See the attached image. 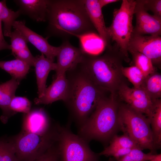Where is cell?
<instances>
[{
  "mask_svg": "<svg viewBox=\"0 0 161 161\" xmlns=\"http://www.w3.org/2000/svg\"><path fill=\"white\" fill-rule=\"evenodd\" d=\"M46 34L66 39L86 33L95 32L83 0H49Z\"/></svg>",
  "mask_w": 161,
  "mask_h": 161,
  "instance_id": "1",
  "label": "cell"
},
{
  "mask_svg": "<svg viewBox=\"0 0 161 161\" xmlns=\"http://www.w3.org/2000/svg\"><path fill=\"white\" fill-rule=\"evenodd\" d=\"M66 75L68 86L63 101L70 119L79 128L92 113L99 102L110 93L96 85L78 65L66 72Z\"/></svg>",
  "mask_w": 161,
  "mask_h": 161,
  "instance_id": "2",
  "label": "cell"
},
{
  "mask_svg": "<svg viewBox=\"0 0 161 161\" xmlns=\"http://www.w3.org/2000/svg\"><path fill=\"white\" fill-rule=\"evenodd\" d=\"M101 55L84 53L78 65L97 86L111 93L116 94L124 82L121 69L124 59L114 46L105 48Z\"/></svg>",
  "mask_w": 161,
  "mask_h": 161,
  "instance_id": "3",
  "label": "cell"
},
{
  "mask_svg": "<svg viewBox=\"0 0 161 161\" xmlns=\"http://www.w3.org/2000/svg\"><path fill=\"white\" fill-rule=\"evenodd\" d=\"M120 103L116 94L110 93L103 98L90 116L78 128L77 134L88 143L95 140L107 144L120 129Z\"/></svg>",
  "mask_w": 161,
  "mask_h": 161,
  "instance_id": "4",
  "label": "cell"
},
{
  "mask_svg": "<svg viewBox=\"0 0 161 161\" xmlns=\"http://www.w3.org/2000/svg\"><path fill=\"white\" fill-rule=\"evenodd\" d=\"M118 118L120 129L128 135L142 150L148 149L156 154L157 149L154 141L149 119L143 114L120 101Z\"/></svg>",
  "mask_w": 161,
  "mask_h": 161,
  "instance_id": "5",
  "label": "cell"
},
{
  "mask_svg": "<svg viewBox=\"0 0 161 161\" xmlns=\"http://www.w3.org/2000/svg\"><path fill=\"white\" fill-rule=\"evenodd\" d=\"M136 4V0H122L120 8L113 11L111 24L107 27L111 41L114 42V46L126 61L129 60L128 46L134 30L132 20Z\"/></svg>",
  "mask_w": 161,
  "mask_h": 161,
  "instance_id": "6",
  "label": "cell"
},
{
  "mask_svg": "<svg viewBox=\"0 0 161 161\" xmlns=\"http://www.w3.org/2000/svg\"><path fill=\"white\" fill-rule=\"evenodd\" d=\"M60 125L56 124L43 134L21 132L11 139L18 161H33L43 154L57 141Z\"/></svg>",
  "mask_w": 161,
  "mask_h": 161,
  "instance_id": "7",
  "label": "cell"
},
{
  "mask_svg": "<svg viewBox=\"0 0 161 161\" xmlns=\"http://www.w3.org/2000/svg\"><path fill=\"white\" fill-rule=\"evenodd\" d=\"M89 143L68 126H60L57 141L60 161H99L100 155L91 150Z\"/></svg>",
  "mask_w": 161,
  "mask_h": 161,
  "instance_id": "8",
  "label": "cell"
},
{
  "mask_svg": "<svg viewBox=\"0 0 161 161\" xmlns=\"http://www.w3.org/2000/svg\"><path fill=\"white\" fill-rule=\"evenodd\" d=\"M116 94L120 101L145 114L148 119L150 118L156 100H152L142 89L131 88L124 83L120 86Z\"/></svg>",
  "mask_w": 161,
  "mask_h": 161,
  "instance_id": "9",
  "label": "cell"
},
{
  "mask_svg": "<svg viewBox=\"0 0 161 161\" xmlns=\"http://www.w3.org/2000/svg\"><path fill=\"white\" fill-rule=\"evenodd\" d=\"M128 52H137L150 58L153 64L160 65L161 61V37L141 35L133 32L128 46Z\"/></svg>",
  "mask_w": 161,
  "mask_h": 161,
  "instance_id": "10",
  "label": "cell"
},
{
  "mask_svg": "<svg viewBox=\"0 0 161 161\" xmlns=\"http://www.w3.org/2000/svg\"><path fill=\"white\" fill-rule=\"evenodd\" d=\"M12 27L18 30L27 42L31 43L46 58L54 62L59 49V46L56 47L50 45L47 38H44L27 27L24 21H15Z\"/></svg>",
  "mask_w": 161,
  "mask_h": 161,
  "instance_id": "11",
  "label": "cell"
},
{
  "mask_svg": "<svg viewBox=\"0 0 161 161\" xmlns=\"http://www.w3.org/2000/svg\"><path fill=\"white\" fill-rule=\"evenodd\" d=\"M60 47L57 54L55 76L65 73L75 68L82 61L84 53L80 48L64 40Z\"/></svg>",
  "mask_w": 161,
  "mask_h": 161,
  "instance_id": "12",
  "label": "cell"
},
{
  "mask_svg": "<svg viewBox=\"0 0 161 161\" xmlns=\"http://www.w3.org/2000/svg\"><path fill=\"white\" fill-rule=\"evenodd\" d=\"M136 1L134 14L136 22L133 32L143 35L148 34L160 36L161 18L149 14L144 9L138 0Z\"/></svg>",
  "mask_w": 161,
  "mask_h": 161,
  "instance_id": "13",
  "label": "cell"
},
{
  "mask_svg": "<svg viewBox=\"0 0 161 161\" xmlns=\"http://www.w3.org/2000/svg\"><path fill=\"white\" fill-rule=\"evenodd\" d=\"M56 124H52L45 110L37 109L24 114L22 132L39 134L47 133L52 129Z\"/></svg>",
  "mask_w": 161,
  "mask_h": 161,
  "instance_id": "14",
  "label": "cell"
},
{
  "mask_svg": "<svg viewBox=\"0 0 161 161\" xmlns=\"http://www.w3.org/2000/svg\"><path fill=\"white\" fill-rule=\"evenodd\" d=\"M68 83L66 73L55 76L51 84L46 88L43 95L35 98L36 104H48L59 100H64L66 95Z\"/></svg>",
  "mask_w": 161,
  "mask_h": 161,
  "instance_id": "15",
  "label": "cell"
},
{
  "mask_svg": "<svg viewBox=\"0 0 161 161\" xmlns=\"http://www.w3.org/2000/svg\"><path fill=\"white\" fill-rule=\"evenodd\" d=\"M89 19L98 34L104 41L106 48L110 47L111 40L108 35L103 15L98 0H83Z\"/></svg>",
  "mask_w": 161,
  "mask_h": 161,
  "instance_id": "16",
  "label": "cell"
},
{
  "mask_svg": "<svg viewBox=\"0 0 161 161\" xmlns=\"http://www.w3.org/2000/svg\"><path fill=\"white\" fill-rule=\"evenodd\" d=\"M21 15L27 16L36 22L46 21L49 0H15Z\"/></svg>",
  "mask_w": 161,
  "mask_h": 161,
  "instance_id": "17",
  "label": "cell"
},
{
  "mask_svg": "<svg viewBox=\"0 0 161 161\" xmlns=\"http://www.w3.org/2000/svg\"><path fill=\"white\" fill-rule=\"evenodd\" d=\"M19 83V81L12 78L10 80L0 84V107L3 112L1 119L3 123H6L10 117L15 114L10 110V105L15 96Z\"/></svg>",
  "mask_w": 161,
  "mask_h": 161,
  "instance_id": "18",
  "label": "cell"
},
{
  "mask_svg": "<svg viewBox=\"0 0 161 161\" xmlns=\"http://www.w3.org/2000/svg\"><path fill=\"white\" fill-rule=\"evenodd\" d=\"M34 66L36 74L38 97H40L43 95L46 88L48 74L51 70H56V64L41 54L35 57Z\"/></svg>",
  "mask_w": 161,
  "mask_h": 161,
  "instance_id": "19",
  "label": "cell"
},
{
  "mask_svg": "<svg viewBox=\"0 0 161 161\" xmlns=\"http://www.w3.org/2000/svg\"><path fill=\"white\" fill-rule=\"evenodd\" d=\"M76 37L79 39L80 48L84 54L97 55L105 50L104 43L96 32H89Z\"/></svg>",
  "mask_w": 161,
  "mask_h": 161,
  "instance_id": "20",
  "label": "cell"
},
{
  "mask_svg": "<svg viewBox=\"0 0 161 161\" xmlns=\"http://www.w3.org/2000/svg\"><path fill=\"white\" fill-rule=\"evenodd\" d=\"M30 67L26 62L17 59L8 61H0V68L19 82L26 76Z\"/></svg>",
  "mask_w": 161,
  "mask_h": 161,
  "instance_id": "21",
  "label": "cell"
},
{
  "mask_svg": "<svg viewBox=\"0 0 161 161\" xmlns=\"http://www.w3.org/2000/svg\"><path fill=\"white\" fill-rule=\"evenodd\" d=\"M140 88L143 90L151 99L154 101L161 97V75L155 71L144 79Z\"/></svg>",
  "mask_w": 161,
  "mask_h": 161,
  "instance_id": "22",
  "label": "cell"
},
{
  "mask_svg": "<svg viewBox=\"0 0 161 161\" xmlns=\"http://www.w3.org/2000/svg\"><path fill=\"white\" fill-rule=\"evenodd\" d=\"M18 10L14 11L7 7L6 0L0 1V20L3 23V34L6 37H10L14 22L20 15Z\"/></svg>",
  "mask_w": 161,
  "mask_h": 161,
  "instance_id": "23",
  "label": "cell"
},
{
  "mask_svg": "<svg viewBox=\"0 0 161 161\" xmlns=\"http://www.w3.org/2000/svg\"><path fill=\"white\" fill-rule=\"evenodd\" d=\"M155 144L158 149L161 145V100H156L151 116L148 119Z\"/></svg>",
  "mask_w": 161,
  "mask_h": 161,
  "instance_id": "24",
  "label": "cell"
},
{
  "mask_svg": "<svg viewBox=\"0 0 161 161\" xmlns=\"http://www.w3.org/2000/svg\"><path fill=\"white\" fill-rule=\"evenodd\" d=\"M132 56V61L146 77L155 70L151 60L145 55L138 52H129Z\"/></svg>",
  "mask_w": 161,
  "mask_h": 161,
  "instance_id": "25",
  "label": "cell"
},
{
  "mask_svg": "<svg viewBox=\"0 0 161 161\" xmlns=\"http://www.w3.org/2000/svg\"><path fill=\"white\" fill-rule=\"evenodd\" d=\"M121 71L124 77L128 79L134 88H140L145 78L141 71L134 66H123Z\"/></svg>",
  "mask_w": 161,
  "mask_h": 161,
  "instance_id": "26",
  "label": "cell"
},
{
  "mask_svg": "<svg viewBox=\"0 0 161 161\" xmlns=\"http://www.w3.org/2000/svg\"><path fill=\"white\" fill-rule=\"evenodd\" d=\"M0 161H18L11 139L0 140Z\"/></svg>",
  "mask_w": 161,
  "mask_h": 161,
  "instance_id": "27",
  "label": "cell"
},
{
  "mask_svg": "<svg viewBox=\"0 0 161 161\" xmlns=\"http://www.w3.org/2000/svg\"><path fill=\"white\" fill-rule=\"evenodd\" d=\"M109 143V145H111L131 149L138 148L142 150L136 143L125 134H123L120 136H119L117 134L114 135Z\"/></svg>",
  "mask_w": 161,
  "mask_h": 161,
  "instance_id": "28",
  "label": "cell"
},
{
  "mask_svg": "<svg viewBox=\"0 0 161 161\" xmlns=\"http://www.w3.org/2000/svg\"><path fill=\"white\" fill-rule=\"evenodd\" d=\"M156 154L151 152L145 153L140 149L135 148L114 161H149L154 158Z\"/></svg>",
  "mask_w": 161,
  "mask_h": 161,
  "instance_id": "29",
  "label": "cell"
},
{
  "mask_svg": "<svg viewBox=\"0 0 161 161\" xmlns=\"http://www.w3.org/2000/svg\"><path fill=\"white\" fill-rule=\"evenodd\" d=\"M31 103L25 97L14 96L12 99L10 108L11 111L16 114L20 112L27 114L30 111Z\"/></svg>",
  "mask_w": 161,
  "mask_h": 161,
  "instance_id": "30",
  "label": "cell"
},
{
  "mask_svg": "<svg viewBox=\"0 0 161 161\" xmlns=\"http://www.w3.org/2000/svg\"><path fill=\"white\" fill-rule=\"evenodd\" d=\"M10 44L11 54L28 48L27 42L21 34L17 30L14 29L12 31L10 36Z\"/></svg>",
  "mask_w": 161,
  "mask_h": 161,
  "instance_id": "31",
  "label": "cell"
},
{
  "mask_svg": "<svg viewBox=\"0 0 161 161\" xmlns=\"http://www.w3.org/2000/svg\"><path fill=\"white\" fill-rule=\"evenodd\" d=\"M132 150L109 145L106 147L102 151L98 154L100 156L112 157L115 160H116L129 153Z\"/></svg>",
  "mask_w": 161,
  "mask_h": 161,
  "instance_id": "32",
  "label": "cell"
},
{
  "mask_svg": "<svg viewBox=\"0 0 161 161\" xmlns=\"http://www.w3.org/2000/svg\"><path fill=\"white\" fill-rule=\"evenodd\" d=\"M147 11L152 12L154 16L161 18V0H138Z\"/></svg>",
  "mask_w": 161,
  "mask_h": 161,
  "instance_id": "33",
  "label": "cell"
},
{
  "mask_svg": "<svg viewBox=\"0 0 161 161\" xmlns=\"http://www.w3.org/2000/svg\"><path fill=\"white\" fill-rule=\"evenodd\" d=\"M33 161H60L57 142L41 156Z\"/></svg>",
  "mask_w": 161,
  "mask_h": 161,
  "instance_id": "34",
  "label": "cell"
},
{
  "mask_svg": "<svg viewBox=\"0 0 161 161\" xmlns=\"http://www.w3.org/2000/svg\"><path fill=\"white\" fill-rule=\"evenodd\" d=\"M1 21L0 20V51L5 49H11L10 45L5 40L1 27Z\"/></svg>",
  "mask_w": 161,
  "mask_h": 161,
  "instance_id": "35",
  "label": "cell"
},
{
  "mask_svg": "<svg viewBox=\"0 0 161 161\" xmlns=\"http://www.w3.org/2000/svg\"><path fill=\"white\" fill-rule=\"evenodd\" d=\"M99 4L102 8L109 4L119 1L118 0H98Z\"/></svg>",
  "mask_w": 161,
  "mask_h": 161,
  "instance_id": "36",
  "label": "cell"
},
{
  "mask_svg": "<svg viewBox=\"0 0 161 161\" xmlns=\"http://www.w3.org/2000/svg\"><path fill=\"white\" fill-rule=\"evenodd\" d=\"M149 161H161V154H157L155 157Z\"/></svg>",
  "mask_w": 161,
  "mask_h": 161,
  "instance_id": "37",
  "label": "cell"
},
{
  "mask_svg": "<svg viewBox=\"0 0 161 161\" xmlns=\"http://www.w3.org/2000/svg\"><path fill=\"white\" fill-rule=\"evenodd\" d=\"M114 159L112 157H110L108 161H114Z\"/></svg>",
  "mask_w": 161,
  "mask_h": 161,
  "instance_id": "38",
  "label": "cell"
}]
</instances>
